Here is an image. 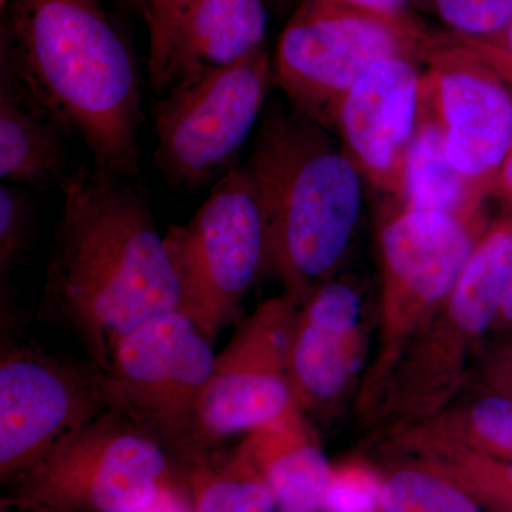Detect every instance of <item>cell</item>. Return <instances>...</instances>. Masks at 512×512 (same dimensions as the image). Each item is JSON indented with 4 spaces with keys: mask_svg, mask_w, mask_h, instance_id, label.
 <instances>
[{
    "mask_svg": "<svg viewBox=\"0 0 512 512\" xmlns=\"http://www.w3.org/2000/svg\"><path fill=\"white\" fill-rule=\"evenodd\" d=\"M60 187L45 303L107 372L121 338L177 311V276L147 201L124 178L82 167Z\"/></svg>",
    "mask_w": 512,
    "mask_h": 512,
    "instance_id": "cell-1",
    "label": "cell"
},
{
    "mask_svg": "<svg viewBox=\"0 0 512 512\" xmlns=\"http://www.w3.org/2000/svg\"><path fill=\"white\" fill-rule=\"evenodd\" d=\"M2 66L97 170L133 180L141 121L140 74L100 0H10Z\"/></svg>",
    "mask_w": 512,
    "mask_h": 512,
    "instance_id": "cell-2",
    "label": "cell"
},
{
    "mask_svg": "<svg viewBox=\"0 0 512 512\" xmlns=\"http://www.w3.org/2000/svg\"><path fill=\"white\" fill-rule=\"evenodd\" d=\"M245 168L264 218V272L302 303L348 251L362 212V174L325 127L281 107L266 114Z\"/></svg>",
    "mask_w": 512,
    "mask_h": 512,
    "instance_id": "cell-3",
    "label": "cell"
},
{
    "mask_svg": "<svg viewBox=\"0 0 512 512\" xmlns=\"http://www.w3.org/2000/svg\"><path fill=\"white\" fill-rule=\"evenodd\" d=\"M183 477L167 448L117 409L63 437L6 484L2 507L39 512H124Z\"/></svg>",
    "mask_w": 512,
    "mask_h": 512,
    "instance_id": "cell-4",
    "label": "cell"
},
{
    "mask_svg": "<svg viewBox=\"0 0 512 512\" xmlns=\"http://www.w3.org/2000/svg\"><path fill=\"white\" fill-rule=\"evenodd\" d=\"M433 33L409 12L301 0L279 39L275 80L296 111L332 128L340 100L376 63L423 60Z\"/></svg>",
    "mask_w": 512,
    "mask_h": 512,
    "instance_id": "cell-5",
    "label": "cell"
},
{
    "mask_svg": "<svg viewBox=\"0 0 512 512\" xmlns=\"http://www.w3.org/2000/svg\"><path fill=\"white\" fill-rule=\"evenodd\" d=\"M215 357L183 313L154 316L114 346L104 372L111 409L156 437L181 468L211 456L201 410Z\"/></svg>",
    "mask_w": 512,
    "mask_h": 512,
    "instance_id": "cell-6",
    "label": "cell"
},
{
    "mask_svg": "<svg viewBox=\"0 0 512 512\" xmlns=\"http://www.w3.org/2000/svg\"><path fill=\"white\" fill-rule=\"evenodd\" d=\"M164 239L180 288L177 311L214 343L264 272V218L247 168L227 171L194 217Z\"/></svg>",
    "mask_w": 512,
    "mask_h": 512,
    "instance_id": "cell-7",
    "label": "cell"
},
{
    "mask_svg": "<svg viewBox=\"0 0 512 512\" xmlns=\"http://www.w3.org/2000/svg\"><path fill=\"white\" fill-rule=\"evenodd\" d=\"M269 80L271 63L262 47L175 84L156 107V160L168 181L195 188L221 173L255 126Z\"/></svg>",
    "mask_w": 512,
    "mask_h": 512,
    "instance_id": "cell-8",
    "label": "cell"
},
{
    "mask_svg": "<svg viewBox=\"0 0 512 512\" xmlns=\"http://www.w3.org/2000/svg\"><path fill=\"white\" fill-rule=\"evenodd\" d=\"M111 409L106 373L93 362L6 346L0 359V481L8 484L57 441Z\"/></svg>",
    "mask_w": 512,
    "mask_h": 512,
    "instance_id": "cell-9",
    "label": "cell"
},
{
    "mask_svg": "<svg viewBox=\"0 0 512 512\" xmlns=\"http://www.w3.org/2000/svg\"><path fill=\"white\" fill-rule=\"evenodd\" d=\"M296 305L289 295L266 302L215 357L201 410L208 453L232 434L271 426L298 407L289 372Z\"/></svg>",
    "mask_w": 512,
    "mask_h": 512,
    "instance_id": "cell-10",
    "label": "cell"
},
{
    "mask_svg": "<svg viewBox=\"0 0 512 512\" xmlns=\"http://www.w3.org/2000/svg\"><path fill=\"white\" fill-rule=\"evenodd\" d=\"M421 89L436 111L450 163L493 195L512 144V89L457 36L434 35Z\"/></svg>",
    "mask_w": 512,
    "mask_h": 512,
    "instance_id": "cell-11",
    "label": "cell"
},
{
    "mask_svg": "<svg viewBox=\"0 0 512 512\" xmlns=\"http://www.w3.org/2000/svg\"><path fill=\"white\" fill-rule=\"evenodd\" d=\"M421 79L416 60L376 63L340 100L333 117L332 128L362 177L399 201L419 120Z\"/></svg>",
    "mask_w": 512,
    "mask_h": 512,
    "instance_id": "cell-12",
    "label": "cell"
},
{
    "mask_svg": "<svg viewBox=\"0 0 512 512\" xmlns=\"http://www.w3.org/2000/svg\"><path fill=\"white\" fill-rule=\"evenodd\" d=\"M476 237V229L448 215L402 210L380 237L389 302L424 309L447 299Z\"/></svg>",
    "mask_w": 512,
    "mask_h": 512,
    "instance_id": "cell-13",
    "label": "cell"
},
{
    "mask_svg": "<svg viewBox=\"0 0 512 512\" xmlns=\"http://www.w3.org/2000/svg\"><path fill=\"white\" fill-rule=\"evenodd\" d=\"M359 318V295L343 282H326L306 299L296 315L289 352L296 404L326 402L342 392Z\"/></svg>",
    "mask_w": 512,
    "mask_h": 512,
    "instance_id": "cell-14",
    "label": "cell"
},
{
    "mask_svg": "<svg viewBox=\"0 0 512 512\" xmlns=\"http://www.w3.org/2000/svg\"><path fill=\"white\" fill-rule=\"evenodd\" d=\"M266 25L265 0H191L175 30L167 87L262 49Z\"/></svg>",
    "mask_w": 512,
    "mask_h": 512,
    "instance_id": "cell-15",
    "label": "cell"
},
{
    "mask_svg": "<svg viewBox=\"0 0 512 512\" xmlns=\"http://www.w3.org/2000/svg\"><path fill=\"white\" fill-rule=\"evenodd\" d=\"M487 197L448 160L443 127L421 89L419 120L404 170L403 210L439 212L477 231Z\"/></svg>",
    "mask_w": 512,
    "mask_h": 512,
    "instance_id": "cell-16",
    "label": "cell"
},
{
    "mask_svg": "<svg viewBox=\"0 0 512 512\" xmlns=\"http://www.w3.org/2000/svg\"><path fill=\"white\" fill-rule=\"evenodd\" d=\"M0 175L45 188L66 180L63 131L37 109L6 67L0 69Z\"/></svg>",
    "mask_w": 512,
    "mask_h": 512,
    "instance_id": "cell-17",
    "label": "cell"
},
{
    "mask_svg": "<svg viewBox=\"0 0 512 512\" xmlns=\"http://www.w3.org/2000/svg\"><path fill=\"white\" fill-rule=\"evenodd\" d=\"M296 410L251 431L245 446L271 488L278 512H319L333 471L320 448L306 439Z\"/></svg>",
    "mask_w": 512,
    "mask_h": 512,
    "instance_id": "cell-18",
    "label": "cell"
},
{
    "mask_svg": "<svg viewBox=\"0 0 512 512\" xmlns=\"http://www.w3.org/2000/svg\"><path fill=\"white\" fill-rule=\"evenodd\" d=\"M511 278L512 214L478 239L448 296L450 315L458 328L470 335L484 332L501 311Z\"/></svg>",
    "mask_w": 512,
    "mask_h": 512,
    "instance_id": "cell-19",
    "label": "cell"
},
{
    "mask_svg": "<svg viewBox=\"0 0 512 512\" xmlns=\"http://www.w3.org/2000/svg\"><path fill=\"white\" fill-rule=\"evenodd\" d=\"M194 512H276V501L245 443L231 456L181 468Z\"/></svg>",
    "mask_w": 512,
    "mask_h": 512,
    "instance_id": "cell-20",
    "label": "cell"
},
{
    "mask_svg": "<svg viewBox=\"0 0 512 512\" xmlns=\"http://www.w3.org/2000/svg\"><path fill=\"white\" fill-rule=\"evenodd\" d=\"M383 512H481L470 495L439 476L403 470L382 485Z\"/></svg>",
    "mask_w": 512,
    "mask_h": 512,
    "instance_id": "cell-21",
    "label": "cell"
},
{
    "mask_svg": "<svg viewBox=\"0 0 512 512\" xmlns=\"http://www.w3.org/2000/svg\"><path fill=\"white\" fill-rule=\"evenodd\" d=\"M451 30L466 39L488 40L512 18V0H420Z\"/></svg>",
    "mask_w": 512,
    "mask_h": 512,
    "instance_id": "cell-22",
    "label": "cell"
},
{
    "mask_svg": "<svg viewBox=\"0 0 512 512\" xmlns=\"http://www.w3.org/2000/svg\"><path fill=\"white\" fill-rule=\"evenodd\" d=\"M33 225V204L28 192L12 183L0 187V275L22 258Z\"/></svg>",
    "mask_w": 512,
    "mask_h": 512,
    "instance_id": "cell-23",
    "label": "cell"
},
{
    "mask_svg": "<svg viewBox=\"0 0 512 512\" xmlns=\"http://www.w3.org/2000/svg\"><path fill=\"white\" fill-rule=\"evenodd\" d=\"M191 0H146V22L150 32L148 73L156 89L167 87V70L175 30Z\"/></svg>",
    "mask_w": 512,
    "mask_h": 512,
    "instance_id": "cell-24",
    "label": "cell"
},
{
    "mask_svg": "<svg viewBox=\"0 0 512 512\" xmlns=\"http://www.w3.org/2000/svg\"><path fill=\"white\" fill-rule=\"evenodd\" d=\"M380 491L375 478L363 471L332 473L323 510L326 512H376Z\"/></svg>",
    "mask_w": 512,
    "mask_h": 512,
    "instance_id": "cell-25",
    "label": "cell"
},
{
    "mask_svg": "<svg viewBox=\"0 0 512 512\" xmlns=\"http://www.w3.org/2000/svg\"><path fill=\"white\" fill-rule=\"evenodd\" d=\"M471 427L481 443L498 453L512 454V400L488 397L474 406Z\"/></svg>",
    "mask_w": 512,
    "mask_h": 512,
    "instance_id": "cell-26",
    "label": "cell"
},
{
    "mask_svg": "<svg viewBox=\"0 0 512 512\" xmlns=\"http://www.w3.org/2000/svg\"><path fill=\"white\" fill-rule=\"evenodd\" d=\"M124 512H194V507L183 476L151 503Z\"/></svg>",
    "mask_w": 512,
    "mask_h": 512,
    "instance_id": "cell-27",
    "label": "cell"
},
{
    "mask_svg": "<svg viewBox=\"0 0 512 512\" xmlns=\"http://www.w3.org/2000/svg\"><path fill=\"white\" fill-rule=\"evenodd\" d=\"M457 36V35H454ZM461 42L466 43V45L470 46L471 49L476 50L478 55L483 57L485 62L490 64L491 67L500 74L501 77L510 84L512 89V62L511 60L505 59L504 56H501L500 53L495 52V50L491 49L484 43L477 42V40L466 39V37L457 36Z\"/></svg>",
    "mask_w": 512,
    "mask_h": 512,
    "instance_id": "cell-28",
    "label": "cell"
},
{
    "mask_svg": "<svg viewBox=\"0 0 512 512\" xmlns=\"http://www.w3.org/2000/svg\"><path fill=\"white\" fill-rule=\"evenodd\" d=\"M493 195L504 201V204L510 208L512 214V144L505 156L500 171H498L497 180H495Z\"/></svg>",
    "mask_w": 512,
    "mask_h": 512,
    "instance_id": "cell-29",
    "label": "cell"
},
{
    "mask_svg": "<svg viewBox=\"0 0 512 512\" xmlns=\"http://www.w3.org/2000/svg\"><path fill=\"white\" fill-rule=\"evenodd\" d=\"M477 42L484 43V45L491 47L495 52L500 53L501 56L512 62V18L498 35L488 40H477Z\"/></svg>",
    "mask_w": 512,
    "mask_h": 512,
    "instance_id": "cell-30",
    "label": "cell"
},
{
    "mask_svg": "<svg viewBox=\"0 0 512 512\" xmlns=\"http://www.w3.org/2000/svg\"><path fill=\"white\" fill-rule=\"evenodd\" d=\"M346 2L369 6V8L389 10V12H407L406 6L409 0H346Z\"/></svg>",
    "mask_w": 512,
    "mask_h": 512,
    "instance_id": "cell-31",
    "label": "cell"
},
{
    "mask_svg": "<svg viewBox=\"0 0 512 512\" xmlns=\"http://www.w3.org/2000/svg\"><path fill=\"white\" fill-rule=\"evenodd\" d=\"M498 484H500L501 490L507 500L512 501V466H508L503 468V470L498 473Z\"/></svg>",
    "mask_w": 512,
    "mask_h": 512,
    "instance_id": "cell-32",
    "label": "cell"
},
{
    "mask_svg": "<svg viewBox=\"0 0 512 512\" xmlns=\"http://www.w3.org/2000/svg\"><path fill=\"white\" fill-rule=\"evenodd\" d=\"M113 2L140 13L144 20H146V2L144 0H113Z\"/></svg>",
    "mask_w": 512,
    "mask_h": 512,
    "instance_id": "cell-33",
    "label": "cell"
},
{
    "mask_svg": "<svg viewBox=\"0 0 512 512\" xmlns=\"http://www.w3.org/2000/svg\"><path fill=\"white\" fill-rule=\"evenodd\" d=\"M501 312L505 318L512 320V278L510 285H508L507 292H505L503 305H501Z\"/></svg>",
    "mask_w": 512,
    "mask_h": 512,
    "instance_id": "cell-34",
    "label": "cell"
},
{
    "mask_svg": "<svg viewBox=\"0 0 512 512\" xmlns=\"http://www.w3.org/2000/svg\"><path fill=\"white\" fill-rule=\"evenodd\" d=\"M0 512H39L33 510H23V508H12V507H2Z\"/></svg>",
    "mask_w": 512,
    "mask_h": 512,
    "instance_id": "cell-35",
    "label": "cell"
},
{
    "mask_svg": "<svg viewBox=\"0 0 512 512\" xmlns=\"http://www.w3.org/2000/svg\"><path fill=\"white\" fill-rule=\"evenodd\" d=\"M275 2L278 3V5H285L286 0H275Z\"/></svg>",
    "mask_w": 512,
    "mask_h": 512,
    "instance_id": "cell-36",
    "label": "cell"
},
{
    "mask_svg": "<svg viewBox=\"0 0 512 512\" xmlns=\"http://www.w3.org/2000/svg\"><path fill=\"white\" fill-rule=\"evenodd\" d=\"M10 2V0H2V3Z\"/></svg>",
    "mask_w": 512,
    "mask_h": 512,
    "instance_id": "cell-37",
    "label": "cell"
},
{
    "mask_svg": "<svg viewBox=\"0 0 512 512\" xmlns=\"http://www.w3.org/2000/svg\"><path fill=\"white\" fill-rule=\"evenodd\" d=\"M144 2H146V0H144Z\"/></svg>",
    "mask_w": 512,
    "mask_h": 512,
    "instance_id": "cell-38",
    "label": "cell"
}]
</instances>
